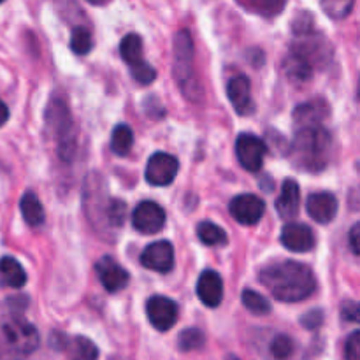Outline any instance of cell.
<instances>
[{
    "label": "cell",
    "instance_id": "33",
    "mask_svg": "<svg viewBox=\"0 0 360 360\" xmlns=\"http://www.w3.org/2000/svg\"><path fill=\"white\" fill-rule=\"evenodd\" d=\"M323 320V315L320 309H313V311H309L308 315H304L301 319L302 326L306 327V329H316V327H320V323H322Z\"/></svg>",
    "mask_w": 360,
    "mask_h": 360
},
{
    "label": "cell",
    "instance_id": "10",
    "mask_svg": "<svg viewBox=\"0 0 360 360\" xmlns=\"http://www.w3.org/2000/svg\"><path fill=\"white\" fill-rule=\"evenodd\" d=\"M229 211L243 225H257L264 217L266 211V204L260 197L253 195V193H241V195L234 197L229 204Z\"/></svg>",
    "mask_w": 360,
    "mask_h": 360
},
{
    "label": "cell",
    "instance_id": "22",
    "mask_svg": "<svg viewBox=\"0 0 360 360\" xmlns=\"http://www.w3.org/2000/svg\"><path fill=\"white\" fill-rule=\"evenodd\" d=\"M69 360H97L98 348L88 338L76 336L67 343Z\"/></svg>",
    "mask_w": 360,
    "mask_h": 360
},
{
    "label": "cell",
    "instance_id": "29",
    "mask_svg": "<svg viewBox=\"0 0 360 360\" xmlns=\"http://www.w3.org/2000/svg\"><path fill=\"white\" fill-rule=\"evenodd\" d=\"M271 354H273L274 359L278 360H287L294 354V343L288 336L285 334H280L278 338H274V341L271 343Z\"/></svg>",
    "mask_w": 360,
    "mask_h": 360
},
{
    "label": "cell",
    "instance_id": "4",
    "mask_svg": "<svg viewBox=\"0 0 360 360\" xmlns=\"http://www.w3.org/2000/svg\"><path fill=\"white\" fill-rule=\"evenodd\" d=\"M46 123H48L49 130H51L53 139L56 141V148H58V155L62 157V160H72L77 146L76 129H74L67 104L62 98H51L48 111H46Z\"/></svg>",
    "mask_w": 360,
    "mask_h": 360
},
{
    "label": "cell",
    "instance_id": "6",
    "mask_svg": "<svg viewBox=\"0 0 360 360\" xmlns=\"http://www.w3.org/2000/svg\"><path fill=\"white\" fill-rule=\"evenodd\" d=\"M267 153L266 143L260 139L255 134H239L238 141H236V155L238 160L246 171L257 172L262 169L264 157Z\"/></svg>",
    "mask_w": 360,
    "mask_h": 360
},
{
    "label": "cell",
    "instance_id": "13",
    "mask_svg": "<svg viewBox=\"0 0 360 360\" xmlns=\"http://www.w3.org/2000/svg\"><path fill=\"white\" fill-rule=\"evenodd\" d=\"M329 104L323 98H313L295 108L294 123L299 129H311V127H322L323 120L329 116Z\"/></svg>",
    "mask_w": 360,
    "mask_h": 360
},
{
    "label": "cell",
    "instance_id": "9",
    "mask_svg": "<svg viewBox=\"0 0 360 360\" xmlns=\"http://www.w3.org/2000/svg\"><path fill=\"white\" fill-rule=\"evenodd\" d=\"M146 315L155 329L165 333V330L172 329L178 320V304L165 295H153L146 302Z\"/></svg>",
    "mask_w": 360,
    "mask_h": 360
},
{
    "label": "cell",
    "instance_id": "16",
    "mask_svg": "<svg viewBox=\"0 0 360 360\" xmlns=\"http://www.w3.org/2000/svg\"><path fill=\"white\" fill-rule=\"evenodd\" d=\"M306 210L309 217L319 224H330L338 214V199L330 192L311 193L306 200Z\"/></svg>",
    "mask_w": 360,
    "mask_h": 360
},
{
    "label": "cell",
    "instance_id": "11",
    "mask_svg": "<svg viewBox=\"0 0 360 360\" xmlns=\"http://www.w3.org/2000/svg\"><path fill=\"white\" fill-rule=\"evenodd\" d=\"M141 264L146 269L157 271V273H171L174 267V248L169 241L151 243L141 253Z\"/></svg>",
    "mask_w": 360,
    "mask_h": 360
},
{
    "label": "cell",
    "instance_id": "30",
    "mask_svg": "<svg viewBox=\"0 0 360 360\" xmlns=\"http://www.w3.org/2000/svg\"><path fill=\"white\" fill-rule=\"evenodd\" d=\"M323 11L329 14L334 20H341V18L348 16V13L354 7V2H340V0H330V2H322Z\"/></svg>",
    "mask_w": 360,
    "mask_h": 360
},
{
    "label": "cell",
    "instance_id": "25",
    "mask_svg": "<svg viewBox=\"0 0 360 360\" xmlns=\"http://www.w3.org/2000/svg\"><path fill=\"white\" fill-rule=\"evenodd\" d=\"M241 301H243V306H245L250 313H253V315H257V316L269 315L271 309H273L271 308V302L267 301L264 295H260L259 292L252 290V288H246V290H243Z\"/></svg>",
    "mask_w": 360,
    "mask_h": 360
},
{
    "label": "cell",
    "instance_id": "3",
    "mask_svg": "<svg viewBox=\"0 0 360 360\" xmlns=\"http://www.w3.org/2000/svg\"><path fill=\"white\" fill-rule=\"evenodd\" d=\"M172 53H174L172 70H174V79L179 90L188 101H200L204 90L197 77L195 67H193V42L188 30H179L174 35Z\"/></svg>",
    "mask_w": 360,
    "mask_h": 360
},
{
    "label": "cell",
    "instance_id": "2",
    "mask_svg": "<svg viewBox=\"0 0 360 360\" xmlns=\"http://www.w3.org/2000/svg\"><path fill=\"white\" fill-rule=\"evenodd\" d=\"M290 158L302 171H323L330 158V134L326 127L299 129L292 143Z\"/></svg>",
    "mask_w": 360,
    "mask_h": 360
},
{
    "label": "cell",
    "instance_id": "23",
    "mask_svg": "<svg viewBox=\"0 0 360 360\" xmlns=\"http://www.w3.org/2000/svg\"><path fill=\"white\" fill-rule=\"evenodd\" d=\"M197 236L206 246H218V245H227V234L224 229L214 225L213 221H200L197 225Z\"/></svg>",
    "mask_w": 360,
    "mask_h": 360
},
{
    "label": "cell",
    "instance_id": "31",
    "mask_svg": "<svg viewBox=\"0 0 360 360\" xmlns=\"http://www.w3.org/2000/svg\"><path fill=\"white\" fill-rule=\"evenodd\" d=\"M345 359L347 360H360V333L354 330L345 345Z\"/></svg>",
    "mask_w": 360,
    "mask_h": 360
},
{
    "label": "cell",
    "instance_id": "12",
    "mask_svg": "<svg viewBox=\"0 0 360 360\" xmlns=\"http://www.w3.org/2000/svg\"><path fill=\"white\" fill-rule=\"evenodd\" d=\"M95 271H97V276L101 280L102 287L108 292H111V294L123 290L129 285V273L111 257H102L95 264Z\"/></svg>",
    "mask_w": 360,
    "mask_h": 360
},
{
    "label": "cell",
    "instance_id": "37",
    "mask_svg": "<svg viewBox=\"0 0 360 360\" xmlns=\"http://www.w3.org/2000/svg\"><path fill=\"white\" fill-rule=\"evenodd\" d=\"M231 360H239V359H231Z\"/></svg>",
    "mask_w": 360,
    "mask_h": 360
},
{
    "label": "cell",
    "instance_id": "24",
    "mask_svg": "<svg viewBox=\"0 0 360 360\" xmlns=\"http://www.w3.org/2000/svg\"><path fill=\"white\" fill-rule=\"evenodd\" d=\"M134 144V132L129 125L122 123V125H116L115 130L111 134V150L116 155L123 157L130 151Z\"/></svg>",
    "mask_w": 360,
    "mask_h": 360
},
{
    "label": "cell",
    "instance_id": "32",
    "mask_svg": "<svg viewBox=\"0 0 360 360\" xmlns=\"http://www.w3.org/2000/svg\"><path fill=\"white\" fill-rule=\"evenodd\" d=\"M341 319L347 322H357L359 320V306L355 301H345L341 304Z\"/></svg>",
    "mask_w": 360,
    "mask_h": 360
},
{
    "label": "cell",
    "instance_id": "18",
    "mask_svg": "<svg viewBox=\"0 0 360 360\" xmlns=\"http://www.w3.org/2000/svg\"><path fill=\"white\" fill-rule=\"evenodd\" d=\"M299 204H301V190L295 179H285L281 185L280 197L276 200V211L283 220L295 218L299 213Z\"/></svg>",
    "mask_w": 360,
    "mask_h": 360
},
{
    "label": "cell",
    "instance_id": "26",
    "mask_svg": "<svg viewBox=\"0 0 360 360\" xmlns=\"http://www.w3.org/2000/svg\"><path fill=\"white\" fill-rule=\"evenodd\" d=\"M206 345V336L199 329H186L178 336V348L181 352L202 350Z\"/></svg>",
    "mask_w": 360,
    "mask_h": 360
},
{
    "label": "cell",
    "instance_id": "35",
    "mask_svg": "<svg viewBox=\"0 0 360 360\" xmlns=\"http://www.w3.org/2000/svg\"><path fill=\"white\" fill-rule=\"evenodd\" d=\"M7 120H9V109H7V105L0 101V127H2Z\"/></svg>",
    "mask_w": 360,
    "mask_h": 360
},
{
    "label": "cell",
    "instance_id": "28",
    "mask_svg": "<svg viewBox=\"0 0 360 360\" xmlns=\"http://www.w3.org/2000/svg\"><path fill=\"white\" fill-rule=\"evenodd\" d=\"M246 9L255 11L257 14L264 16H274L285 7V2H273V0H248V2H239Z\"/></svg>",
    "mask_w": 360,
    "mask_h": 360
},
{
    "label": "cell",
    "instance_id": "5",
    "mask_svg": "<svg viewBox=\"0 0 360 360\" xmlns=\"http://www.w3.org/2000/svg\"><path fill=\"white\" fill-rule=\"evenodd\" d=\"M2 340L11 355L16 359H25L35 352L39 345V334L32 323L21 316H11L2 323Z\"/></svg>",
    "mask_w": 360,
    "mask_h": 360
},
{
    "label": "cell",
    "instance_id": "7",
    "mask_svg": "<svg viewBox=\"0 0 360 360\" xmlns=\"http://www.w3.org/2000/svg\"><path fill=\"white\" fill-rule=\"evenodd\" d=\"M178 158H174L169 153L157 151V153L151 155V158L148 160L144 178H146V181L153 186H167L174 181V178L178 176Z\"/></svg>",
    "mask_w": 360,
    "mask_h": 360
},
{
    "label": "cell",
    "instance_id": "15",
    "mask_svg": "<svg viewBox=\"0 0 360 360\" xmlns=\"http://www.w3.org/2000/svg\"><path fill=\"white\" fill-rule=\"evenodd\" d=\"M281 243L290 252L306 253L315 246V234L304 224H288L281 231Z\"/></svg>",
    "mask_w": 360,
    "mask_h": 360
},
{
    "label": "cell",
    "instance_id": "34",
    "mask_svg": "<svg viewBox=\"0 0 360 360\" xmlns=\"http://www.w3.org/2000/svg\"><path fill=\"white\" fill-rule=\"evenodd\" d=\"M359 232H360V224H355L350 231V246L354 255H359L360 248H359Z\"/></svg>",
    "mask_w": 360,
    "mask_h": 360
},
{
    "label": "cell",
    "instance_id": "20",
    "mask_svg": "<svg viewBox=\"0 0 360 360\" xmlns=\"http://www.w3.org/2000/svg\"><path fill=\"white\" fill-rule=\"evenodd\" d=\"M0 280L4 285L11 288H21L27 283V273L13 257H2L0 259Z\"/></svg>",
    "mask_w": 360,
    "mask_h": 360
},
{
    "label": "cell",
    "instance_id": "8",
    "mask_svg": "<svg viewBox=\"0 0 360 360\" xmlns=\"http://www.w3.org/2000/svg\"><path fill=\"white\" fill-rule=\"evenodd\" d=\"M165 211L153 200H143L132 211V225L141 234H157L164 229Z\"/></svg>",
    "mask_w": 360,
    "mask_h": 360
},
{
    "label": "cell",
    "instance_id": "21",
    "mask_svg": "<svg viewBox=\"0 0 360 360\" xmlns=\"http://www.w3.org/2000/svg\"><path fill=\"white\" fill-rule=\"evenodd\" d=\"M20 210L25 221L32 227H39L44 224V207L34 192H25L20 200Z\"/></svg>",
    "mask_w": 360,
    "mask_h": 360
},
{
    "label": "cell",
    "instance_id": "14",
    "mask_svg": "<svg viewBox=\"0 0 360 360\" xmlns=\"http://www.w3.org/2000/svg\"><path fill=\"white\" fill-rule=\"evenodd\" d=\"M197 295L200 302L210 308H218L224 301V281L213 269H206L197 281Z\"/></svg>",
    "mask_w": 360,
    "mask_h": 360
},
{
    "label": "cell",
    "instance_id": "17",
    "mask_svg": "<svg viewBox=\"0 0 360 360\" xmlns=\"http://www.w3.org/2000/svg\"><path fill=\"white\" fill-rule=\"evenodd\" d=\"M227 95L231 104L241 116H248L255 111V104L252 98V86L246 76H236L229 81Z\"/></svg>",
    "mask_w": 360,
    "mask_h": 360
},
{
    "label": "cell",
    "instance_id": "19",
    "mask_svg": "<svg viewBox=\"0 0 360 360\" xmlns=\"http://www.w3.org/2000/svg\"><path fill=\"white\" fill-rule=\"evenodd\" d=\"M120 53H122V58L125 60L130 70L137 69L143 63H146L143 58V39L137 34H127L122 39V42H120Z\"/></svg>",
    "mask_w": 360,
    "mask_h": 360
},
{
    "label": "cell",
    "instance_id": "1",
    "mask_svg": "<svg viewBox=\"0 0 360 360\" xmlns=\"http://www.w3.org/2000/svg\"><path fill=\"white\" fill-rule=\"evenodd\" d=\"M260 283L281 302H301L316 290L313 271L295 260H280L264 267Z\"/></svg>",
    "mask_w": 360,
    "mask_h": 360
},
{
    "label": "cell",
    "instance_id": "36",
    "mask_svg": "<svg viewBox=\"0 0 360 360\" xmlns=\"http://www.w3.org/2000/svg\"><path fill=\"white\" fill-rule=\"evenodd\" d=\"M111 360H129V359H123V357H112Z\"/></svg>",
    "mask_w": 360,
    "mask_h": 360
},
{
    "label": "cell",
    "instance_id": "27",
    "mask_svg": "<svg viewBox=\"0 0 360 360\" xmlns=\"http://www.w3.org/2000/svg\"><path fill=\"white\" fill-rule=\"evenodd\" d=\"M94 41H91L90 30H86L84 27H76L70 35V49H72L76 55H86L90 53Z\"/></svg>",
    "mask_w": 360,
    "mask_h": 360
}]
</instances>
